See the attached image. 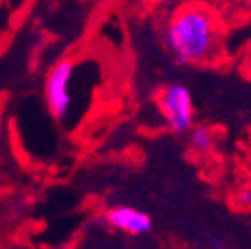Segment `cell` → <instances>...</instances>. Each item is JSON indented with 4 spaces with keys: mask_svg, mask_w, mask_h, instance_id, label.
<instances>
[{
    "mask_svg": "<svg viewBox=\"0 0 251 249\" xmlns=\"http://www.w3.org/2000/svg\"><path fill=\"white\" fill-rule=\"evenodd\" d=\"M189 139H191V146L200 153H207L214 148L216 143V134L214 130L207 124H198L189 130Z\"/></svg>",
    "mask_w": 251,
    "mask_h": 249,
    "instance_id": "5",
    "label": "cell"
},
{
    "mask_svg": "<svg viewBox=\"0 0 251 249\" xmlns=\"http://www.w3.org/2000/svg\"><path fill=\"white\" fill-rule=\"evenodd\" d=\"M159 109L175 134H184L194 124V101L184 84H168L159 93Z\"/></svg>",
    "mask_w": 251,
    "mask_h": 249,
    "instance_id": "3",
    "label": "cell"
},
{
    "mask_svg": "<svg viewBox=\"0 0 251 249\" xmlns=\"http://www.w3.org/2000/svg\"><path fill=\"white\" fill-rule=\"evenodd\" d=\"M75 70H77V62L70 57H64L59 59L47 73L45 101L52 118H55L57 121H64L72 112V82L75 77Z\"/></svg>",
    "mask_w": 251,
    "mask_h": 249,
    "instance_id": "2",
    "label": "cell"
},
{
    "mask_svg": "<svg viewBox=\"0 0 251 249\" xmlns=\"http://www.w3.org/2000/svg\"><path fill=\"white\" fill-rule=\"evenodd\" d=\"M208 242H210V246H212L214 249H226V242H225V240L223 239H219V237H210V239H208Z\"/></svg>",
    "mask_w": 251,
    "mask_h": 249,
    "instance_id": "6",
    "label": "cell"
},
{
    "mask_svg": "<svg viewBox=\"0 0 251 249\" xmlns=\"http://www.w3.org/2000/svg\"><path fill=\"white\" fill-rule=\"evenodd\" d=\"M164 39L176 62L203 64L218 52V18L205 5H184L169 18Z\"/></svg>",
    "mask_w": 251,
    "mask_h": 249,
    "instance_id": "1",
    "label": "cell"
},
{
    "mask_svg": "<svg viewBox=\"0 0 251 249\" xmlns=\"http://www.w3.org/2000/svg\"><path fill=\"white\" fill-rule=\"evenodd\" d=\"M105 223L112 230L128 235H143L151 230V217L130 205H116L105 212Z\"/></svg>",
    "mask_w": 251,
    "mask_h": 249,
    "instance_id": "4",
    "label": "cell"
}]
</instances>
